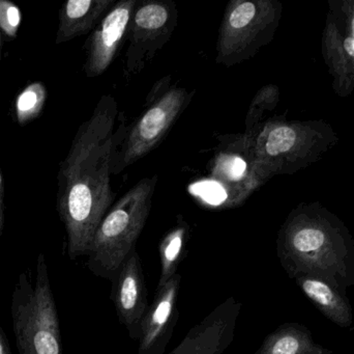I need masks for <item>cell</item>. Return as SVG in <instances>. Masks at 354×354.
Wrapping results in <instances>:
<instances>
[{"label":"cell","instance_id":"obj_19","mask_svg":"<svg viewBox=\"0 0 354 354\" xmlns=\"http://www.w3.org/2000/svg\"><path fill=\"white\" fill-rule=\"evenodd\" d=\"M280 101V89L277 85H268L257 91L248 109L245 118V134L253 136L262 125L266 112L274 109Z\"/></svg>","mask_w":354,"mask_h":354},{"label":"cell","instance_id":"obj_18","mask_svg":"<svg viewBox=\"0 0 354 354\" xmlns=\"http://www.w3.org/2000/svg\"><path fill=\"white\" fill-rule=\"evenodd\" d=\"M47 99V87L41 81L29 83L15 97L12 105V120L19 126H26L41 116Z\"/></svg>","mask_w":354,"mask_h":354},{"label":"cell","instance_id":"obj_17","mask_svg":"<svg viewBox=\"0 0 354 354\" xmlns=\"http://www.w3.org/2000/svg\"><path fill=\"white\" fill-rule=\"evenodd\" d=\"M187 237H189V227L187 224H181L172 229L160 242L161 276H160L158 288L163 287L177 274V268L185 253Z\"/></svg>","mask_w":354,"mask_h":354},{"label":"cell","instance_id":"obj_3","mask_svg":"<svg viewBox=\"0 0 354 354\" xmlns=\"http://www.w3.org/2000/svg\"><path fill=\"white\" fill-rule=\"evenodd\" d=\"M252 137L254 161L266 181L295 175L319 161L339 143L338 133L324 120H287L274 116Z\"/></svg>","mask_w":354,"mask_h":354},{"label":"cell","instance_id":"obj_5","mask_svg":"<svg viewBox=\"0 0 354 354\" xmlns=\"http://www.w3.org/2000/svg\"><path fill=\"white\" fill-rule=\"evenodd\" d=\"M10 314L19 354H62L57 307L43 254L37 256L35 284L28 272L19 276Z\"/></svg>","mask_w":354,"mask_h":354},{"label":"cell","instance_id":"obj_11","mask_svg":"<svg viewBox=\"0 0 354 354\" xmlns=\"http://www.w3.org/2000/svg\"><path fill=\"white\" fill-rule=\"evenodd\" d=\"M138 0H120L110 8L85 43L84 73L88 78L101 76L115 60L128 39L131 20Z\"/></svg>","mask_w":354,"mask_h":354},{"label":"cell","instance_id":"obj_6","mask_svg":"<svg viewBox=\"0 0 354 354\" xmlns=\"http://www.w3.org/2000/svg\"><path fill=\"white\" fill-rule=\"evenodd\" d=\"M169 75L163 77L149 91L145 110L127 129L120 151L114 152L112 175L120 174L153 151L191 103L195 91L174 85Z\"/></svg>","mask_w":354,"mask_h":354},{"label":"cell","instance_id":"obj_22","mask_svg":"<svg viewBox=\"0 0 354 354\" xmlns=\"http://www.w3.org/2000/svg\"><path fill=\"white\" fill-rule=\"evenodd\" d=\"M0 354H12L10 343H8V338L2 330L1 326H0Z\"/></svg>","mask_w":354,"mask_h":354},{"label":"cell","instance_id":"obj_15","mask_svg":"<svg viewBox=\"0 0 354 354\" xmlns=\"http://www.w3.org/2000/svg\"><path fill=\"white\" fill-rule=\"evenodd\" d=\"M295 280L304 294L330 321L342 328L353 326V310L347 297L322 278L299 276Z\"/></svg>","mask_w":354,"mask_h":354},{"label":"cell","instance_id":"obj_9","mask_svg":"<svg viewBox=\"0 0 354 354\" xmlns=\"http://www.w3.org/2000/svg\"><path fill=\"white\" fill-rule=\"evenodd\" d=\"M322 51L337 96L354 93V0H328Z\"/></svg>","mask_w":354,"mask_h":354},{"label":"cell","instance_id":"obj_20","mask_svg":"<svg viewBox=\"0 0 354 354\" xmlns=\"http://www.w3.org/2000/svg\"><path fill=\"white\" fill-rule=\"evenodd\" d=\"M20 8L10 0H0V31L3 37L15 39L22 24Z\"/></svg>","mask_w":354,"mask_h":354},{"label":"cell","instance_id":"obj_23","mask_svg":"<svg viewBox=\"0 0 354 354\" xmlns=\"http://www.w3.org/2000/svg\"><path fill=\"white\" fill-rule=\"evenodd\" d=\"M2 43H3V35H2L1 31H0V62H1Z\"/></svg>","mask_w":354,"mask_h":354},{"label":"cell","instance_id":"obj_7","mask_svg":"<svg viewBox=\"0 0 354 354\" xmlns=\"http://www.w3.org/2000/svg\"><path fill=\"white\" fill-rule=\"evenodd\" d=\"M279 0H231L216 39V64L230 68L253 58L270 43L282 19Z\"/></svg>","mask_w":354,"mask_h":354},{"label":"cell","instance_id":"obj_21","mask_svg":"<svg viewBox=\"0 0 354 354\" xmlns=\"http://www.w3.org/2000/svg\"><path fill=\"white\" fill-rule=\"evenodd\" d=\"M4 220H6V215H4V181L1 170H0V237L3 233Z\"/></svg>","mask_w":354,"mask_h":354},{"label":"cell","instance_id":"obj_13","mask_svg":"<svg viewBox=\"0 0 354 354\" xmlns=\"http://www.w3.org/2000/svg\"><path fill=\"white\" fill-rule=\"evenodd\" d=\"M181 276L176 274L169 282L157 289L155 301L149 308L140 328L139 354H164L178 319Z\"/></svg>","mask_w":354,"mask_h":354},{"label":"cell","instance_id":"obj_1","mask_svg":"<svg viewBox=\"0 0 354 354\" xmlns=\"http://www.w3.org/2000/svg\"><path fill=\"white\" fill-rule=\"evenodd\" d=\"M120 109L104 95L88 120L79 126L70 151L59 163L56 209L66 233L72 261L87 256L95 231L112 207V161L126 136L124 120L115 130Z\"/></svg>","mask_w":354,"mask_h":354},{"label":"cell","instance_id":"obj_12","mask_svg":"<svg viewBox=\"0 0 354 354\" xmlns=\"http://www.w3.org/2000/svg\"><path fill=\"white\" fill-rule=\"evenodd\" d=\"M112 301L118 319L133 340L140 338L141 324L149 310L147 288L137 249L131 251L112 278Z\"/></svg>","mask_w":354,"mask_h":354},{"label":"cell","instance_id":"obj_14","mask_svg":"<svg viewBox=\"0 0 354 354\" xmlns=\"http://www.w3.org/2000/svg\"><path fill=\"white\" fill-rule=\"evenodd\" d=\"M115 3L116 0H68L64 2L58 12L55 43L60 45L93 33Z\"/></svg>","mask_w":354,"mask_h":354},{"label":"cell","instance_id":"obj_8","mask_svg":"<svg viewBox=\"0 0 354 354\" xmlns=\"http://www.w3.org/2000/svg\"><path fill=\"white\" fill-rule=\"evenodd\" d=\"M178 20L172 0H138L129 28V47L124 56L127 80L140 74L169 42Z\"/></svg>","mask_w":354,"mask_h":354},{"label":"cell","instance_id":"obj_2","mask_svg":"<svg viewBox=\"0 0 354 354\" xmlns=\"http://www.w3.org/2000/svg\"><path fill=\"white\" fill-rule=\"evenodd\" d=\"M277 255L291 278H322L347 297L354 286V239L344 222L319 202L301 203L279 231Z\"/></svg>","mask_w":354,"mask_h":354},{"label":"cell","instance_id":"obj_10","mask_svg":"<svg viewBox=\"0 0 354 354\" xmlns=\"http://www.w3.org/2000/svg\"><path fill=\"white\" fill-rule=\"evenodd\" d=\"M212 162L210 176L225 191L227 207L245 202L256 189L268 182L254 161L252 137L245 134L220 136Z\"/></svg>","mask_w":354,"mask_h":354},{"label":"cell","instance_id":"obj_4","mask_svg":"<svg viewBox=\"0 0 354 354\" xmlns=\"http://www.w3.org/2000/svg\"><path fill=\"white\" fill-rule=\"evenodd\" d=\"M157 181L158 176L139 181L102 220L87 254V267L95 276L111 281L136 249L153 207Z\"/></svg>","mask_w":354,"mask_h":354},{"label":"cell","instance_id":"obj_16","mask_svg":"<svg viewBox=\"0 0 354 354\" xmlns=\"http://www.w3.org/2000/svg\"><path fill=\"white\" fill-rule=\"evenodd\" d=\"M255 354H333L316 344L311 333L297 324L279 326L268 335Z\"/></svg>","mask_w":354,"mask_h":354}]
</instances>
